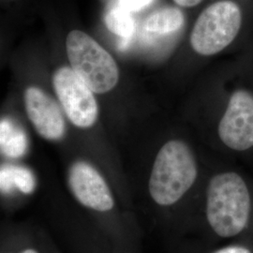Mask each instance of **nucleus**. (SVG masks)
Here are the masks:
<instances>
[{
	"mask_svg": "<svg viewBox=\"0 0 253 253\" xmlns=\"http://www.w3.org/2000/svg\"><path fill=\"white\" fill-rule=\"evenodd\" d=\"M212 241H253V180L233 168L213 172L197 213Z\"/></svg>",
	"mask_w": 253,
	"mask_h": 253,
	"instance_id": "nucleus-1",
	"label": "nucleus"
},
{
	"mask_svg": "<svg viewBox=\"0 0 253 253\" xmlns=\"http://www.w3.org/2000/svg\"><path fill=\"white\" fill-rule=\"evenodd\" d=\"M199 176V163L190 145L181 139L169 140L154 161L148 180L150 198L161 209L181 212L192 202Z\"/></svg>",
	"mask_w": 253,
	"mask_h": 253,
	"instance_id": "nucleus-2",
	"label": "nucleus"
},
{
	"mask_svg": "<svg viewBox=\"0 0 253 253\" xmlns=\"http://www.w3.org/2000/svg\"><path fill=\"white\" fill-rule=\"evenodd\" d=\"M243 12L235 0H217L200 13L190 33V45L201 55L218 54L238 36Z\"/></svg>",
	"mask_w": 253,
	"mask_h": 253,
	"instance_id": "nucleus-3",
	"label": "nucleus"
},
{
	"mask_svg": "<svg viewBox=\"0 0 253 253\" xmlns=\"http://www.w3.org/2000/svg\"><path fill=\"white\" fill-rule=\"evenodd\" d=\"M66 50L73 72L94 93L103 94L117 85L119 72L115 59L88 34L70 32Z\"/></svg>",
	"mask_w": 253,
	"mask_h": 253,
	"instance_id": "nucleus-4",
	"label": "nucleus"
},
{
	"mask_svg": "<svg viewBox=\"0 0 253 253\" xmlns=\"http://www.w3.org/2000/svg\"><path fill=\"white\" fill-rule=\"evenodd\" d=\"M219 144L234 154L253 151V94L245 88L235 89L217 128Z\"/></svg>",
	"mask_w": 253,
	"mask_h": 253,
	"instance_id": "nucleus-5",
	"label": "nucleus"
},
{
	"mask_svg": "<svg viewBox=\"0 0 253 253\" xmlns=\"http://www.w3.org/2000/svg\"><path fill=\"white\" fill-rule=\"evenodd\" d=\"M57 98L74 126L87 128L98 118L99 109L93 91L69 67L58 69L53 78Z\"/></svg>",
	"mask_w": 253,
	"mask_h": 253,
	"instance_id": "nucleus-6",
	"label": "nucleus"
},
{
	"mask_svg": "<svg viewBox=\"0 0 253 253\" xmlns=\"http://www.w3.org/2000/svg\"><path fill=\"white\" fill-rule=\"evenodd\" d=\"M68 182L73 197L83 207L97 212H108L115 207L108 184L89 163L82 161L73 163Z\"/></svg>",
	"mask_w": 253,
	"mask_h": 253,
	"instance_id": "nucleus-7",
	"label": "nucleus"
},
{
	"mask_svg": "<svg viewBox=\"0 0 253 253\" xmlns=\"http://www.w3.org/2000/svg\"><path fill=\"white\" fill-rule=\"evenodd\" d=\"M27 116L37 132L49 141H58L66 132V124L59 106L36 86L28 87L25 93Z\"/></svg>",
	"mask_w": 253,
	"mask_h": 253,
	"instance_id": "nucleus-8",
	"label": "nucleus"
},
{
	"mask_svg": "<svg viewBox=\"0 0 253 253\" xmlns=\"http://www.w3.org/2000/svg\"><path fill=\"white\" fill-rule=\"evenodd\" d=\"M185 24V15L176 7H164L151 12L144 22V30L153 36H165L177 32Z\"/></svg>",
	"mask_w": 253,
	"mask_h": 253,
	"instance_id": "nucleus-9",
	"label": "nucleus"
},
{
	"mask_svg": "<svg viewBox=\"0 0 253 253\" xmlns=\"http://www.w3.org/2000/svg\"><path fill=\"white\" fill-rule=\"evenodd\" d=\"M0 184L1 190L4 193L18 190L24 194H30L36 187L33 172L27 168L17 165H3L1 167Z\"/></svg>",
	"mask_w": 253,
	"mask_h": 253,
	"instance_id": "nucleus-10",
	"label": "nucleus"
},
{
	"mask_svg": "<svg viewBox=\"0 0 253 253\" xmlns=\"http://www.w3.org/2000/svg\"><path fill=\"white\" fill-rule=\"evenodd\" d=\"M0 146L1 152L12 159L21 158L27 152L25 131L7 118H3L0 123Z\"/></svg>",
	"mask_w": 253,
	"mask_h": 253,
	"instance_id": "nucleus-11",
	"label": "nucleus"
},
{
	"mask_svg": "<svg viewBox=\"0 0 253 253\" xmlns=\"http://www.w3.org/2000/svg\"><path fill=\"white\" fill-rule=\"evenodd\" d=\"M105 24L109 30L120 37L122 40L129 41L134 32V20L130 10L124 6H118L110 9L105 17Z\"/></svg>",
	"mask_w": 253,
	"mask_h": 253,
	"instance_id": "nucleus-12",
	"label": "nucleus"
},
{
	"mask_svg": "<svg viewBox=\"0 0 253 253\" xmlns=\"http://www.w3.org/2000/svg\"><path fill=\"white\" fill-rule=\"evenodd\" d=\"M210 253H253V241L236 240Z\"/></svg>",
	"mask_w": 253,
	"mask_h": 253,
	"instance_id": "nucleus-13",
	"label": "nucleus"
},
{
	"mask_svg": "<svg viewBox=\"0 0 253 253\" xmlns=\"http://www.w3.org/2000/svg\"><path fill=\"white\" fill-rule=\"evenodd\" d=\"M151 0H121L122 6L129 10H138L149 5Z\"/></svg>",
	"mask_w": 253,
	"mask_h": 253,
	"instance_id": "nucleus-14",
	"label": "nucleus"
},
{
	"mask_svg": "<svg viewBox=\"0 0 253 253\" xmlns=\"http://www.w3.org/2000/svg\"><path fill=\"white\" fill-rule=\"evenodd\" d=\"M172 1L177 6L183 7V8H192L203 2V0H172Z\"/></svg>",
	"mask_w": 253,
	"mask_h": 253,
	"instance_id": "nucleus-15",
	"label": "nucleus"
},
{
	"mask_svg": "<svg viewBox=\"0 0 253 253\" xmlns=\"http://www.w3.org/2000/svg\"><path fill=\"white\" fill-rule=\"evenodd\" d=\"M39 253V252L35 249H26V250H24V251H22L21 253Z\"/></svg>",
	"mask_w": 253,
	"mask_h": 253,
	"instance_id": "nucleus-16",
	"label": "nucleus"
}]
</instances>
